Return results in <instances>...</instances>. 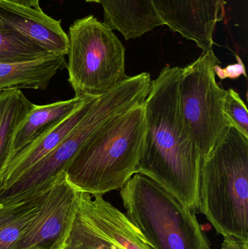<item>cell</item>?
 <instances>
[{
    "label": "cell",
    "mask_w": 248,
    "mask_h": 249,
    "mask_svg": "<svg viewBox=\"0 0 248 249\" xmlns=\"http://www.w3.org/2000/svg\"><path fill=\"white\" fill-rule=\"evenodd\" d=\"M182 67L165 66L144 102L146 134L136 173L149 177L195 213L202 157L181 109Z\"/></svg>",
    "instance_id": "obj_1"
},
{
    "label": "cell",
    "mask_w": 248,
    "mask_h": 249,
    "mask_svg": "<svg viewBox=\"0 0 248 249\" xmlns=\"http://www.w3.org/2000/svg\"><path fill=\"white\" fill-rule=\"evenodd\" d=\"M146 134L144 103L96 130L66 169L68 183L91 196L120 190L136 174Z\"/></svg>",
    "instance_id": "obj_2"
},
{
    "label": "cell",
    "mask_w": 248,
    "mask_h": 249,
    "mask_svg": "<svg viewBox=\"0 0 248 249\" xmlns=\"http://www.w3.org/2000/svg\"><path fill=\"white\" fill-rule=\"evenodd\" d=\"M198 209L220 235L248 240V139L231 126L202 159Z\"/></svg>",
    "instance_id": "obj_3"
},
{
    "label": "cell",
    "mask_w": 248,
    "mask_h": 249,
    "mask_svg": "<svg viewBox=\"0 0 248 249\" xmlns=\"http://www.w3.org/2000/svg\"><path fill=\"white\" fill-rule=\"evenodd\" d=\"M151 84L149 73L128 76L96 99L83 119L49 155L14 182L0 189V203L21 201L49 190L87 139L108 121L144 103Z\"/></svg>",
    "instance_id": "obj_4"
},
{
    "label": "cell",
    "mask_w": 248,
    "mask_h": 249,
    "mask_svg": "<svg viewBox=\"0 0 248 249\" xmlns=\"http://www.w3.org/2000/svg\"><path fill=\"white\" fill-rule=\"evenodd\" d=\"M127 216L154 249H211L195 213L149 177L136 173L120 189Z\"/></svg>",
    "instance_id": "obj_5"
},
{
    "label": "cell",
    "mask_w": 248,
    "mask_h": 249,
    "mask_svg": "<svg viewBox=\"0 0 248 249\" xmlns=\"http://www.w3.org/2000/svg\"><path fill=\"white\" fill-rule=\"evenodd\" d=\"M68 81L80 97H99L117 86L125 73V48L113 30L93 16L68 30Z\"/></svg>",
    "instance_id": "obj_6"
},
{
    "label": "cell",
    "mask_w": 248,
    "mask_h": 249,
    "mask_svg": "<svg viewBox=\"0 0 248 249\" xmlns=\"http://www.w3.org/2000/svg\"><path fill=\"white\" fill-rule=\"evenodd\" d=\"M220 61L214 50L182 68L179 85L181 109L200 152L206 158L227 130L224 105L227 90L215 80Z\"/></svg>",
    "instance_id": "obj_7"
},
{
    "label": "cell",
    "mask_w": 248,
    "mask_h": 249,
    "mask_svg": "<svg viewBox=\"0 0 248 249\" xmlns=\"http://www.w3.org/2000/svg\"><path fill=\"white\" fill-rule=\"evenodd\" d=\"M61 249H154L126 214L102 195L80 192L69 235Z\"/></svg>",
    "instance_id": "obj_8"
},
{
    "label": "cell",
    "mask_w": 248,
    "mask_h": 249,
    "mask_svg": "<svg viewBox=\"0 0 248 249\" xmlns=\"http://www.w3.org/2000/svg\"><path fill=\"white\" fill-rule=\"evenodd\" d=\"M79 196L65 171L61 172L13 249H62L75 217Z\"/></svg>",
    "instance_id": "obj_9"
},
{
    "label": "cell",
    "mask_w": 248,
    "mask_h": 249,
    "mask_svg": "<svg viewBox=\"0 0 248 249\" xmlns=\"http://www.w3.org/2000/svg\"><path fill=\"white\" fill-rule=\"evenodd\" d=\"M163 25L188 40L202 52L213 50L214 32L224 18V0H152Z\"/></svg>",
    "instance_id": "obj_10"
},
{
    "label": "cell",
    "mask_w": 248,
    "mask_h": 249,
    "mask_svg": "<svg viewBox=\"0 0 248 249\" xmlns=\"http://www.w3.org/2000/svg\"><path fill=\"white\" fill-rule=\"evenodd\" d=\"M0 28L48 53L67 55L68 35L63 30L61 21L45 14L39 7L0 0Z\"/></svg>",
    "instance_id": "obj_11"
},
{
    "label": "cell",
    "mask_w": 248,
    "mask_h": 249,
    "mask_svg": "<svg viewBox=\"0 0 248 249\" xmlns=\"http://www.w3.org/2000/svg\"><path fill=\"white\" fill-rule=\"evenodd\" d=\"M97 98H89L72 113L50 127L16 155L3 170L0 189L14 182L49 155L83 119Z\"/></svg>",
    "instance_id": "obj_12"
},
{
    "label": "cell",
    "mask_w": 248,
    "mask_h": 249,
    "mask_svg": "<svg viewBox=\"0 0 248 249\" xmlns=\"http://www.w3.org/2000/svg\"><path fill=\"white\" fill-rule=\"evenodd\" d=\"M106 26L122 34L126 40L141 37L163 26L152 0H100Z\"/></svg>",
    "instance_id": "obj_13"
},
{
    "label": "cell",
    "mask_w": 248,
    "mask_h": 249,
    "mask_svg": "<svg viewBox=\"0 0 248 249\" xmlns=\"http://www.w3.org/2000/svg\"><path fill=\"white\" fill-rule=\"evenodd\" d=\"M66 66V55L51 54L32 61L0 64V93L13 89L45 90Z\"/></svg>",
    "instance_id": "obj_14"
},
{
    "label": "cell",
    "mask_w": 248,
    "mask_h": 249,
    "mask_svg": "<svg viewBox=\"0 0 248 249\" xmlns=\"http://www.w3.org/2000/svg\"><path fill=\"white\" fill-rule=\"evenodd\" d=\"M89 98L92 97L74 96L68 100L49 105H34L15 133L7 163L34 139L72 113Z\"/></svg>",
    "instance_id": "obj_15"
},
{
    "label": "cell",
    "mask_w": 248,
    "mask_h": 249,
    "mask_svg": "<svg viewBox=\"0 0 248 249\" xmlns=\"http://www.w3.org/2000/svg\"><path fill=\"white\" fill-rule=\"evenodd\" d=\"M34 105L19 89L0 93V187L1 174L8 161L15 133Z\"/></svg>",
    "instance_id": "obj_16"
},
{
    "label": "cell",
    "mask_w": 248,
    "mask_h": 249,
    "mask_svg": "<svg viewBox=\"0 0 248 249\" xmlns=\"http://www.w3.org/2000/svg\"><path fill=\"white\" fill-rule=\"evenodd\" d=\"M48 192L21 201L0 203V249H13L37 213Z\"/></svg>",
    "instance_id": "obj_17"
},
{
    "label": "cell",
    "mask_w": 248,
    "mask_h": 249,
    "mask_svg": "<svg viewBox=\"0 0 248 249\" xmlns=\"http://www.w3.org/2000/svg\"><path fill=\"white\" fill-rule=\"evenodd\" d=\"M51 54L53 53L23 42L0 28V64L25 62Z\"/></svg>",
    "instance_id": "obj_18"
},
{
    "label": "cell",
    "mask_w": 248,
    "mask_h": 249,
    "mask_svg": "<svg viewBox=\"0 0 248 249\" xmlns=\"http://www.w3.org/2000/svg\"><path fill=\"white\" fill-rule=\"evenodd\" d=\"M224 114L228 124L248 139L247 106L238 93L233 89L227 90Z\"/></svg>",
    "instance_id": "obj_19"
},
{
    "label": "cell",
    "mask_w": 248,
    "mask_h": 249,
    "mask_svg": "<svg viewBox=\"0 0 248 249\" xmlns=\"http://www.w3.org/2000/svg\"><path fill=\"white\" fill-rule=\"evenodd\" d=\"M237 64H230L225 68H221L219 65H216L214 68L215 75L219 77L220 80L225 79H237L240 76L244 75L246 77V67L240 57L237 56Z\"/></svg>",
    "instance_id": "obj_20"
},
{
    "label": "cell",
    "mask_w": 248,
    "mask_h": 249,
    "mask_svg": "<svg viewBox=\"0 0 248 249\" xmlns=\"http://www.w3.org/2000/svg\"><path fill=\"white\" fill-rule=\"evenodd\" d=\"M221 249H248V240L240 239L235 237H224Z\"/></svg>",
    "instance_id": "obj_21"
},
{
    "label": "cell",
    "mask_w": 248,
    "mask_h": 249,
    "mask_svg": "<svg viewBox=\"0 0 248 249\" xmlns=\"http://www.w3.org/2000/svg\"><path fill=\"white\" fill-rule=\"evenodd\" d=\"M8 1L22 4V5L27 6V7H39V0H8Z\"/></svg>",
    "instance_id": "obj_22"
},
{
    "label": "cell",
    "mask_w": 248,
    "mask_h": 249,
    "mask_svg": "<svg viewBox=\"0 0 248 249\" xmlns=\"http://www.w3.org/2000/svg\"><path fill=\"white\" fill-rule=\"evenodd\" d=\"M86 1H88V2H100V0H85Z\"/></svg>",
    "instance_id": "obj_23"
}]
</instances>
